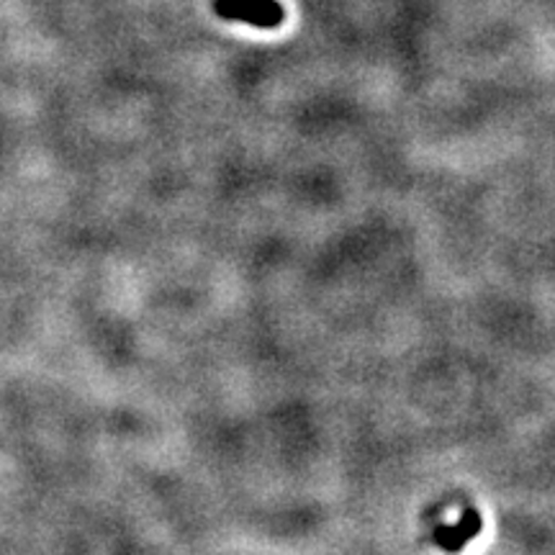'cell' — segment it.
I'll list each match as a JSON object with an SVG mask.
<instances>
[{"mask_svg": "<svg viewBox=\"0 0 555 555\" xmlns=\"http://www.w3.org/2000/svg\"><path fill=\"white\" fill-rule=\"evenodd\" d=\"M478 530H481V517H478V512L468 509L455 525L440 527V530H437V543L446 547L448 553H457L468 540H474L478 535Z\"/></svg>", "mask_w": 555, "mask_h": 555, "instance_id": "2", "label": "cell"}, {"mask_svg": "<svg viewBox=\"0 0 555 555\" xmlns=\"http://www.w3.org/2000/svg\"><path fill=\"white\" fill-rule=\"evenodd\" d=\"M214 11L227 21L258 26V29H278L286 18V11L278 0H214Z\"/></svg>", "mask_w": 555, "mask_h": 555, "instance_id": "1", "label": "cell"}]
</instances>
